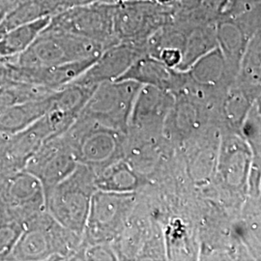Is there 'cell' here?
I'll list each match as a JSON object with an SVG mask.
<instances>
[{"instance_id": "cell-1", "label": "cell", "mask_w": 261, "mask_h": 261, "mask_svg": "<svg viewBox=\"0 0 261 261\" xmlns=\"http://www.w3.org/2000/svg\"><path fill=\"white\" fill-rule=\"evenodd\" d=\"M81 244L82 236L60 225L45 211L24 225L8 260L73 259Z\"/></svg>"}, {"instance_id": "cell-2", "label": "cell", "mask_w": 261, "mask_h": 261, "mask_svg": "<svg viewBox=\"0 0 261 261\" xmlns=\"http://www.w3.org/2000/svg\"><path fill=\"white\" fill-rule=\"evenodd\" d=\"M96 190L91 168L77 164L68 177L46 195V211L60 225L83 237Z\"/></svg>"}, {"instance_id": "cell-3", "label": "cell", "mask_w": 261, "mask_h": 261, "mask_svg": "<svg viewBox=\"0 0 261 261\" xmlns=\"http://www.w3.org/2000/svg\"><path fill=\"white\" fill-rule=\"evenodd\" d=\"M103 49L94 41L47 24L27 50L8 61L27 68L48 67L96 58Z\"/></svg>"}, {"instance_id": "cell-4", "label": "cell", "mask_w": 261, "mask_h": 261, "mask_svg": "<svg viewBox=\"0 0 261 261\" xmlns=\"http://www.w3.org/2000/svg\"><path fill=\"white\" fill-rule=\"evenodd\" d=\"M142 85L134 81H112L98 84L80 115L116 132H124L132 117Z\"/></svg>"}, {"instance_id": "cell-5", "label": "cell", "mask_w": 261, "mask_h": 261, "mask_svg": "<svg viewBox=\"0 0 261 261\" xmlns=\"http://www.w3.org/2000/svg\"><path fill=\"white\" fill-rule=\"evenodd\" d=\"M46 211V196L36 176L22 169L0 178V222L28 224Z\"/></svg>"}, {"instance_id": "cell-6", "label": "cell", "mask_w": 261, "mask_h": 261, "mask_svg": "<svg viewBox=\"0 0 261 261\" xmlns=\"http://www.w3.org/2000/svg\"><path fill=\"white\" fill-rule=\"evenodd\" d=\"M134 203L135 197L130 192L96 190L91 198L81 248L109 242L116 237L126 223Z\"/></svg>"}, {"instance_id": "cell-7", "label": "cell", "mask_w": 261, "mask_h": 261, "mask_svg": "<svg viewBox=\"0 0 261 261\" xmlns=\"http://www.w3.org/2000/svg\"><path fill=\"white\" fill-rule=\"evenodd\" d=\"M114 11L115 2L75 6L51 17L48 25L89 39L107 48L119 43L114 34Z\"/></svg>"}, {"instance_id": "cell-8", "label": "cell", "mask_w": 261, "mask_h": 261, "mask_svg": "<svg viewBox=\"0 0 261 261\" xmlns=\"http://www.w3.org/2000/svg\"><path fill=\"white\" fill-rule=\"evenodd\" d=\"M170 20V5L163 6L150 1H116L114 34L124 43H146L159 28Z\"/></svg>"}, {"instance_id": "cell-9", "label": "cell", "mask_w": 261, "mask_h": 261, "mask_svg": "<svg viewBox=\"0 0 261 261\" xmlns=\"http://www.w3.org/2000/svg\"><path fill=\"white\" fill-rule=\"evenodd\" d=\"M77 161L63 134L50 137L28 161L25 170L42 183L45 196L76 168Z\"/></svg>"}, {"instance_id": "cell-10", "label": "cell", "mask_w": 261, "mask_h": 261, "mask_svg": "<svg viewBox=\"0 0 261 261\" xmlns=\"http://www.w3.org/2000/svg\"><path fill=\"white\" fill-rule=\"evenodd\" d=\"M54 136L57 134L46 114L27 129L5 136L0 157V178L24 169L40 146Z\"/></svg>"}, {"instance_id": "cell-11", "label": "cell", "mask_w": 261, "mask_h": 261, "mask_svg": "<svg viewBox=\"0 0 261 261\" xmlns=\"http://www.w3.org/2000/svg\"><path fill=\"white\" fill-rule=\"evenodd\" d=\"M144 55H147L146 43H117L103 49L93 64L75 81L88 85L116 81Z\"/></svg>"}, {"instance_id": "cell-12", "label": "cell", "mask_w": 261, "mask_h": 261, "mask_svg": "<svg viewBox=\"0 0 261 261\" xmlns=\"http://www.w3.org/2000/svg\"><path fill=\"white\" fill-rule=\"evenodd\" d=\"M186 72L168 68L157 58L144 55L139 57L116 81H134L170 92L178 91L187 82Z\"/></svg>"}, {"instance_id": "cell-13", "label": "cell", "mask_w": 261, "mask_h": 261, "mask_svg": "<svg viewBox=\"0 0 261 261\" xmlns=\"http://www.w3.org/2000/svg\"><path fill=\"white\" fill-rule=\"evenodd\" d=\"M219 169L224 180L231 186H241L248 177L251 164L250 148L240 140H226L219 151Z\"/></svg>"}, {"instance_id": "cell-14", "label": "cell", "mask_w": 261, "mask_h": 261, "mask_svg": "<svg viewBox=\"0 0 261 261\" xmlns=\"http://www.w3.org/2000/svg\"><path fill=\"white\" fill-rule=\"evenodd\" d=\"M50 94L40 100L1 109L0 134L11 136L27 129L37 121L50 108Z\"/></svg>"}, {"instance_id": "cell-15", "label": "cell", "mask_w": 261, "mask_h": 261, "mask_svg": "<svg viewBox=\"0 0 261 261\" xmlns=\"http://www.w3.org/2000/svg\"><path fill=\"white\" fill-rule=\"evenodd\" d=\"M173 102L172 92L142 85L135 101L130 118L139 123L156 121L166 115V112L172 108Z\"/></svg>"}, {"instance_id": "cell-16", "label": "cell", "mask_w": 261, "mask_h": 261, "mask_svg": "<svg viewBox=\"0 0 261 261\" xmlns=\"http://www.w3.org/2000/svg\"><path fill=\"white\" fill-rule=\"evenodd\" d=\"M217 43L234 75H237L240 61L252 36L240 25L230 20L216 23Z\"/></svg>"}, {"instance_id": "cell-17", "label": "cell", "mask_w": 261, "mask_h": 261, "mask_svg": "<svg viewBox=\"0 0 261 261\" xmlns=\"http://www.w3.org/2000/svg\"><path fill=\"white\" fill-rule=\"evenodd\" d=\"M186 73L194 83L204 87H217L230 76H235L218 47L197 59Z\"/></svg>"}, {"instance_id": "cell-18", "label": "cell", "mask_w": 261, "mask_h": 261, "mask_svg": "<svg viewBox=\"0 0 261 261\" xmlns=\"http://www.w3.org/2000/svg\"><path fill=\"white\" fill-rule=\"evenodd\" d=\"M50 19V17H45L10 29L0 37V57L12 60L21 55L47 28Z\"/></svg>"}, {"instance_id": "cell-19", "label": "cell", "mask_w": 261, "mask_h": 261, "mask_svg": "<svg viewBox=\"0 0 261 261\" xmlns=\"http://www.w3.org/2000/svg\"><path fill=\"white\" fill-rule=\"evenodd\" d=\"M217 47L216 23H205L192 28L187 34L182 49L183 59L178 71L186 72L197 59Z\"/></svg>"}, {"instance_id": "cell-20", "label": "cell", "mask_w": 261, "mask_h": 261, "mask_svg": "<svg viewBox=\"0 0 261 261\" xmlns=\"http://www.w3.org/2000/svg\"><path fill=\"white\" fill-rule=\"evenodd\" d=\"M260 35L261 31H258L249 41L236 75L239 88L246 93L257 91L260 86Z\"/></svg>"}, {"instance_id": "cell-21", "label": "cell", "mask_w": 261, "mask_h": 261, "mask_svg": "<svg viewBox=\"0 0 261 261\" xmlns=\"http://www.w3.org/2000/svg\"><path fill=\"white\" fill-rule=\"evenodd\" d=\"M92 169V168H91ZM93 171L94 183L97 190L130 193L138 185V179L130 168L124 163L106 167L100 172Z\"/></svg>"}, {"instance_id": "cell-22", "label": "cell", "mask_w": 261, "mask_h": 261, "mask_svg": "<svg viewBox=\"0 0 261 261\" xmlns=\"http://www.w3.org/2000/svg\"><path fill=\"white\" fill-rule=\"evenodd\" d=\"M53 92L45 87L27 84L11 82L0 85V110L15 105L28 103L43 99Z\"/></svg>"}, {"instance_id": "cell-23", "label": "cell", "mask_w": 261, "mask_h": 261, "mask_svg": "<svg viewBox=\"0 0 261 261\" xmlns=\"http://www.w3.org/2000/svg\"><path fill=\"white\" fill-rule=\"evenodd\" d=\"M251 108L252 106L250 105L248 93L240 88L233 90L227 96L225 101L226 116L235 127L244 124Z\"/></svg>"}, {"instance_id": "cell-24", "label": "cell", "mask_w": 261, "mask_h": 261, "mask_svg": "<svg viewBox=\"0 0 261 261\" xmlns=\"http://www.w3.org/2000/svg\"><path fill=\"white\" fill-rule=\"evenodd\" d=\"M23 229L24 225L17 222H0V261L9 259Z\"/></svg>"}, {"instance_id": "cell-25", "label": "cell", "mask_w": 261, "mask_h": 261, "mask_svg": "<svg viewBox=\"0 0 261 261\" xmlns=\"http://www.w3.org/2000/svg\"><path fill=\"white\" fill-rule=\"evenodd\" d=\"M155 58L162 61L168 68L178 70V68L181 65L183 55L182 50L177 47H165L159 51Z\"/></svg>"}, {"instance_id": "cell-26", "label": "cell", "mask_w": 261, "mask_h": 261, "mask_svg": "<svg viewBox=\"0 0 261 261\" xmlns=\"http://www.w3.org/2000/svg\"><path fill=\"white\" fill-rule=\"evenodd\" d=\"M56 1L59 13L69 9L71 7L90 4L95 2H116V0H56Z\"/></svg>"}, {"instance_id": "cell-27", "label": "cell", "mask_w": 261, "mask_h": 261, "mask_svg": "<svg viewBox=\"0 0 261 261\" xmlns=\"http://www.w3.org/2000/svg\"><path fill=\"white\" fill-rule=\"evenodd\" d=\"M19 0H0V10L6 14L12 8H14L19 3Z\"/></svg>"}, {"instance_id": "cell-28", "label": "cell", "mask_w": 261, "mask_h": 261, "mask_svg": "<svg viewBox=\"0 0 261 261\" xmlns=\"http://www.w3.org/2000/svg\"><path fill=\"white\" fill-rule=\"evenodd\" d=\"M4 137L3 135L0 134V157H1V149H2V145H3V140H4Z\"/></svg>"}, {"instance_id": "cell-29", "label": "cell", "mask_w": 261, "mask_h": 261, "mask_svg": "<svg viewBox=\"0 0 261 261\" xmlns=\"http://www.w3.org/2000/svg\"><path fill=\"white\" fill-rule=\"evenodd\" d=\"M116 1H150V2H154V0H116Z\"/></svg>"}, {"instance_id": "cell-30", "label": "cell", "mask_w": 261, "mask_h": 261, "mask_svg": "<svg viewBox=\"0 0 261 261\" xmlns=\"http://www.w3.org/2000/svg\"><path fill=\"white\" fill-rule=\"evenodd\" d=\"M4 15H5V13H4L3 11H1V10H0V21H1L2 18L4 17Z\"/></svg>"}]
</instances>
